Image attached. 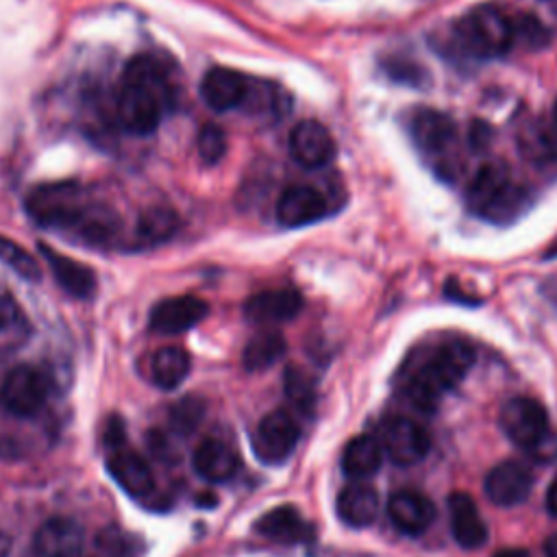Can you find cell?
<instances>
[{
  "label": "cell",
  "mask_w": 557,
  "mask_h": 557,
  "mask_svg": "<svg viewBox=\"0 0 557 557\" xmlns=\"http://www.w3.org/2000/svg\"><path fill=\"white\" fill-rule=\"evenodd\" d=\"M455 39L463 52L479 59H494L513 46V20L500 9L476 7L457 22Z\"/></svg>",
  "instance_id": "cell-6"
},
{
  "label": "cell",
  "mask_w": 557,
  "mask_h": 557,
  "mask_svg": "<svg viewBox=\"0 0 557 557\" xmlns=\"http://www.w3.org/2000/svg\"><path fill=\"white\" fill-rule=\"evenodd\" d=\"M379 444L396 466H413L429 453L431 440L422 424L411 418H389L379 429Z\"/></svg>",
  "instance_id": "cell-10"
},
{
  "label": "cell",
  "mask_w": 557,
  "mask_h": 557,
  "mask_svg": "<svg viewBox=\"0 0 557 557\" xmlns=\"http://www.w3.org/2000/svg\"><path fill=\"white\" fill-rule=\"evenodd\" d=\"M89 557H111V555H109V553H104V550H102V553H98V555H89Z\"/></svg>",
  "instance_id": "cell-41"
},
{
  "label": "cell",
  "mask_w": 557,
  "mask_h": 557,
  "mask_svg": "<svg viewBox=\"0 0 557 557\" xmlns=\"http://www.w3.org/2000/svg\"><path fill=\"white\" fill-rule=\"evenodd\" d=\"M285 348L287 344L278 331H261L255 337H250V342L244 348V368L250 372L268 370L285 355Z\"/></svg>",
  "instance_id": "cell-30"
},
{
  "label": "cell",
  "mask_w": 557,
  "mask_h": 557,
  "mask_svg": "<svg viewBox=\"0 0 557 557\" xmlns=\"http://www.w3.org/2000/svg\"><path fill=\"white\" fill-rule=\"evenodd\" d=\"M448 520H450V533L461 548L474 550L485 544L487 527H485L472 496H468L463 492L450 494L448 496Z\"/></svg>",
  "instance_id": "cell-18"
},
{
  "label": "cell",
  "mask_w": 557,
  "mask_h": 557,
  "mask_svg": "<svg viewBox=\"0 0 557 557\" xmlns=\"http://www.w3.org/2000/svg\"><path fill=\"white\" fill-rule=\"evenodd\" d=\"M255 531L272 542H283V544L309 542L313 535V527L309 524V520H305L302 513L292 505H281L265 511L257 520Z\"/></svg>",
  "instance_id": "cell-21"
},
{
  "label": "cell",
  "mask_w": 557,
  "mask_h": 557,
  "mask_svg": "<svg viewBox=\"0 0 557 557\" xmlns=\"http://www.w3.org/2000/svg\"><path fill=\"white\" fill-rule=\"evenodd\" d=\"M300 426L285 409H274L261 418L252 435V450L263 463H281L296 448Z\"/></svg>",
  "instance_id": "cell-9"
},
{
  "label": "cell",
  "mask_w": 557,
  "mask_h": 557,
  "mask_svg": "<svg viewBox=\"0 0 557 557\" xmlns=\"http://www.w3.org/2000/svg\"><path fill=\"white\" fill-rule=\"evenodd\" d=\"M41 257L48 261L54 281L74 298H89L96 292V274L89 265L61 255L59 250L39 244Z\"/></svg>",
  "instance_id": "cell-22"
},
{
  "label": "cell",
  "mask_w": 557,
  "mask_h": 557,
  "mask_svg": "<svg viewBox=\"0 0 557 557\" xmlns=\"http://www.w3.org/2000/svg\"><path fill=\"white\" fill-rule=\"evenodd\" d=\"M383 457V448L374 435H357L344 446L342 470L355 481H366L379 472Z\"/></svg>",
  "instance_id": "cell-26"
},
{
  "label": "cell",
  "mask_w": 557,
  "mask_h": 557,
  "mask_svg": "<svg viewBox=\"0 0 557 557\" xmlns=\"http://www.w3.org/2000/svg\"><path fill=\"white\" fill-rule=\"evenodd\" d=\"M553 128L557 133V104H555V113H553Z\"/></svg>",
  "instance_id": "cell-40"
},
{
  "label": "cell",
  "mask_w": 557,
  "mask_h": 557,
  "mask_svg": "<svg viewBox=\"0 0 557 557\" xmlns=\"http://www.w3.org/2000/svg\"><path fill=\"white\" fill-rule=\"evenodd\" d=\"M83 529L63 516L41 522L33 537V557H83Z\"/></svg>",
  "instance_id": "cell-14"
},
{
  "label": "cell",
  "mask_w": 557,
  "mask_h": 557,
  "mask_svg": "<svg viewBox=\"0 0 557 557\" xmlns=\"http://www.w3.org/2000/svg\"><path fill=\"white\" fill-rule=\"evenodd\" d=\"M546 507H548V511L557 518V476L553 479V483H550V487H548V494H546Z\"/></svg>",
  "instance_id": "cell-37"
},
{
  "label": "cell",
  "mask_w": 557,
  "mask_h": 557,
  "mask_svg": "<svg viewBox=\"0 0 557 557\" xmlns=\"http://www.w3.org/2000/svg\"><path fill=\"white\" fill-rule=\"evenodd\" d=\"M289 152L302 168H324L335 159V139L318 120H302L292 128Z\"/></svg>",
  "instance_id": "cell-12"
},
{
  "label": "cell",
  "mask_w": 557,
  "mask_h": 557,
  "mask_svg": "<svg viewBox=\"0 0 557 557\" xmlns=\"http://www.w3.org/2000/svg\"><path fill=\"white\" fill-rule=\"evenodd\" d=\"M11 537L4 533V531H0V557H9L11 555Z\"/></svg>",
  "instance_id": "cell-39"
},
{
  "label": "cell",
  "mask_w": 557,
  "mask_h": 557,
  "mask_svg": "<svg viewBox=\"0 0 557 557\" xmlns=\"http://www.w3.org/2000/svg\"><path fill=\"white\" fill-rule=\"evenodd\" d=\"M209 313V305L198 296H172L157 302L150 311V329L163 335H176L196 326Z\"/></svg>",
  "instance_id": "cell-15"
},
{
  "label": "cell",
  "mask_w": 557,
  "mask_h": 557,
  "mask_svg": "<svg viewBox=\"0 0 557 557\" xmlns=\"http://www.w3.org/2000/svg\"><path fill=\"white\" fill-rule=\"evenodd\" d=\"M248 78L231 67H211L200 83V96L213 111L239 109Z\"/></svg>",
  "instance_id": "cell-20"
},
{
  "label": "cell",
  "mask_w": 557,
  "mask_h": 557,
  "mask_svg": "<svg viewBox=\"0 0 557 557\" xmlns=\"http://www.w3.org/2000/svg\"><path fill=\"white\" fill-rule=\"evenodd\" d=\"M289 107H292L289 94L278 83L261 81V78L248 81L246 96L239 104V109H244L248 115L265 122L283 120Z\"/></svg>",
  "instance_id": "cell-24"
},
{
  "label": "cell",
  "mask_w": 557,
  "mask_h": 557,
  "mask_svg": "<svg viewBox=\"0 0 557 557\" xmlns=\"http://www.w3.org/2000/svg\"><path fill=\"white\" fill-rule=\"evenodd\" d=\"M178 228V215L163 205H152L146 211H141L137 220V231H135V244L133 248H154L170 237H174Z\"/></svg>",
  "instance_id": "cell-27"
},
{
  "label": "cell",
  "mask_w": 557,
  "mask_h": 557,
  "mask_svg": "<svg viewBox=\"0 0 557 557\" xmlns=\"http://www.w3.org/2000/svg\"><path fill=\"white\" fill-rule=\"evenodd\" d=\"M24 207L33 222L44 228H61L74 231L83 220L89 202L81 185L72 181L61 183H44L28 191Z\"/></svg>",
  "instance_id": "cell-5"
},
{
  "label": "cell",
  "mask_w": 557,
  "mask_h": 557,
  "mask_svg": "<svg viewBox=\"0 0 557 557\" xmlns=\"http://www.w3.org/2000/svg\"><path fill=\"white\" fill-rule=\"evenodd\" d=\"M22 320V311L13 294L0 285V333L17 326Z\"/></svg>",
  "instance_id": "cell-35"
},
{
  "label": "cell",
  "mask_w": 557,
  "mask_h": 557,
  "mask_svg": "<svg viewBox=\"0 0 557 557\" xmlns=\"http://www.w3.org/2000/svg\"><path fill=\"white\" fill-rule=\"evenodd\" d=\"M466 202L479 218L507 222L527 209L529 194L503 163H483L466 189Z\"/></svg>",
  "instance_id": "cell-2"
},
{
  "label": "cell",
  "mask_w": 557,
  "mask_h": 557,
  "mask_svg": "<svg viewBox=\"0 0 557 557\" xmlns=\"http://www.w3.org/2000/svg\"><path fill=\"white\" fill-rule=\"evenodd\" d=\"M498 424L509 442L537 461L557 457V435L550 431L544 405L529 396L509 398L498 413Z\"/></svg>",
  "instance_id": "cell-3"
},
{
  "label": "cell",
  "mask_w": 557,
  "mask_h": 557,
  "mask_svg": "<svg viewBox=\"0 0 557 557\" xmlns=\"http://www.w3.org/2000/svg\"><path fill=\"white\" fill-rule=\"evenodd\" d=\"M191 368L189 352L181 346H163L152 355L150 361V379L161 389L178 387Z\"/></svg>",
  "instance_id": "cell-29"
},
{
  "label": "cell",
  "mask_w": 557,
  "mask_h": 557,
  "mask_svg": "<svg viewBox=\"0 0 557 557\" xmlns=\"http://www.w3.org/2000/svg\"><path fill=\"white\" fill-rule=\"evenodd\" d=\"M492 557H533V553H529L524 548H500Z\"/></svg>",
  "instance_id": "cell-38"
},
{
  "label": "cell",
  "mask_w": 557,
  "mask_h": 557,
  "mask_svg": "<svg viewBox=\"0 0 557 557\" xmlns=\"http://www.w3.org/2000/svg\"><path fill=\"white\" fill-rule=\"evenodd\" d=\"M326 211L324 196L311 185H292L276 200V218L283 226H305Z\"/></svg>",
  "instance_id": "cell-19"
},
{
  "label": "cell",
  "mask_w": 557,
  "mask_h": 557,
  "mask_svg": "<svg viewBox=\"0 0 557 557\" xmlns=\"http://www.w3.org/2000/svg\"><path fill=\"white\" fill-rule=\"evenodd\" d=\"M337 516L344 524L363 529L374 522L379 513V494L366 481H355L337 494Z\"/></svg>",
  "instance_id": "cell-25"
},
{
  "label": "cell",
  "mask_w": 557,
  "mask_h": 557,
  "mask_svg": "<svg viewBox=\"0 0 557 557\" xmlns=\"http://www.w3.org/2000/svg\"><path fill=\"white\" fill-rule=\"evenodd\" d=\"M474 363V350L463 339L440 344L407 379L405 392L420 409H431L437 400L457 387Z\"/></svg>",
  "instance_id": "cell-1"
},
{
  "label": "cell",
  "mask_w": 557,
  "mask_h": 557,
  "mask_svg": "<svg viewBox=\"0 0 557 557\" xmlns=\"http://www.w3.org/2000/svg\"><path fill=\"white\" fill-rule=\"evenodd\" d=\"M191 463H194L196 474L209 483H224V481L233 479L239 468L237 453L226 442L215 440V437L202 440L196 446Z\"/></svg>",
  "instance_id": "cell-23"
},
{
  "label": "cell",
  "mask_w": 557,
  "mask_h": 557,
  "mask_svg": "<svg viewBox=\"0 0 557 557\" xmlns=\"http://www.w3.org/2000/svg\"><path fill=\"white\" fill-rule=\"evenodd\" d=\"M202 411H205V405L194 398V396H185L181 398L172 411H170V424L172 429H176L178 433H189L191 429L198 426V422L202 420Z\"/></svg>",
  "instance_id": "cell-33"
},
{
  "label": "cell",
  "mask_w": 557,
  "mask_h": 557,
  "mask_svg": "<svg viewBox=\"0 0 557 557\" xmlns=\"http://www.w3.org/2000/svg\"><path fill=\"white\" fill-rule=\"evenodd\" d=\"M0 263H4L9 270H13L17 276L26 278V281H39L41 278V270L39 263L35 261V257L22 248L20 244H15L13 239L0 235Z\"/></svg>",
  "instance_id": "cell-31"
},
{
  "label": "cell",
  "mask_w": 557,
  "mask_h": 557,
  "mask_svg": "<svg viewBox=\"0 0 557 557\" xmlns=\"http://www.w3.org/2000/svg\"><path fill=\"white\" fill-rule=\"evenodd\" d=\"M524 37V41H529V44H542V41H546V28L535 20V17H522L520 22H513V37Z\"/></svg>",
  "instance_id": "cell-36"
},
{
  "label": "cell",
  "mask_w": 557,
  "mask_h": 557,
  "mask_svg": "<svg viewBox=\"0 0 557 557\" xmlns=\"http://www.w3.org/2000/svg\"><path fill=\"white\" fill-rule=\"evenodd\" d=\"M111 479L133 498H148L154 492V474L148 461L133 448L120 444L107 457Z\"/></svg>",
  "instance_id": "cell-13"
},
{
  "label": "cell",
  "mask_w": 557,
  "mask_h": 557,
  "mask_svg": "<svg viewBox=\"0 0 557 557\" xmlns=\"http://www.w3.org/2000/svg\"><path fill=\"white\" fill-rule=\"evenodd\" d=\"M285 394L287 398L298 407V409H309L313 405V385L307 381L305 372H300L298 368H289L285 372Z\"/></svg>",
  "instance_id": "cell-34"
},
{
  "label": "cell",
  "mask_w": 557,
  "mask_h": 557,
  "mask_svg": "<svg viewBox=\"0 0 557 557\" xmlns=\"http://www.w3.org/2000/svg\"><path fill=\"white\" fill-rule=\"evenodd\" d=\"M50 396V379L44 370L22 363L7 372L0 383V405L15 418L37 416Z\"/></svg>",
  "instance_id": "cell-7"
},
{
  "label": "cell",
  "mask_w": 557,
  "mask_h": 557,
  "mask_svg": "<svg viewBox=\"0 0 557 557\" xmlns=\"http://www.w3.org/2000/svg\"><path fill=\"white\" fill-rule=\"evenodd\" d=\"M302 309L300 292L292 287L265 289L250 296L244 305V315L255 324H278L296 318Z\"/></svg>",
  "instance_id": "cell-17"
},
{
  "label": "cell",
  "mask_w": 557,
  "mask_h": 557,
  "mask_svg": "<svg viewBox=\"0 0 557 557\" xmlns=\"http://www.w3.org/2000/svg\"><path fill=\"white\" fill-rule=\"evenodd\" d=\"M168 102L157 89L124 81L115 100V115L128 133L150 135L159 126Z\"/></svg>",
  "instance_id": "cell-8"
},
{
  "label": "cell",
  "mask_w": 557,
  "mask_h": 557,
  "mask_svg": "<svg viewBox=\"0 0 557 557\" xmlns=\"http://www.w3.org/2000/svg\"><path fill=\"white\" fill-rule=\"evenodd\" d=\"M518 146L527 161L550 163L557 159V133L537 117H529L520 124Z\"/></svg>",
  "instance_id": "cell-28"
},
{
  "label": "cell",
  "mask_w": 557,
  "mask_h": 557,
  "mask_svg": "<svg viewBox=\"0 0 557 557\" xmlns=\"http://www.w3.org/2000/svg\"><path fill=\"white\" fill-rule=\"evenodd\" d=\"M387 516L400 533L420 535L433 524L437 511L433 500L422 492L398 490L387 500Z\"/></svg>",
  "instance_id": "cell-16"
},
{
  "label": "cell",
  "mask_w": 557,
  "mask_h": 557,
  "mask_svg": "<svg viewBox=\"0 0 557 557\" xmlns=\"http://www.w3.org/2000/svg\"><path fill=\"white\" fill-rule=\"evenodd\" d=\"M226 152V135L215 124H205L198 133V154L207 165L218 163Z\"/></svg>",
  "instance_id": "cell-32"
},
{
  "label": "cell",
  "mask_w": 557,
  "mask_h": 557,
  "mask_svg": "<svg viewBox=\"0 0 557 557\" xmlns=\"http://www.w3.org/2000/svg\"><path fill=\"white\" fill-rule=\"evenodd\" d=\"M533 487V472L522 461L505 459L485 476V496L492 505L516 507L527 500Z\"/></svg>",
  "instance_id": "cell-11"
},
{
  "label": "cell",
  "mask_w": 557,
  "mask_h": 557,
  "mask_svg": "<svg viewBox=\"0 0 557 557\" xmlns=\"http://www.w3.org/2000/svg\"><path fill=\"white\" fill-rule=\"evenodd\" d=\"M409 135L426 163L442 176L453 178L459 161V128L446 113L420 109L411 115Z\"/></svg>",
  "instance_id": "cell-4"
}]
</instances>
